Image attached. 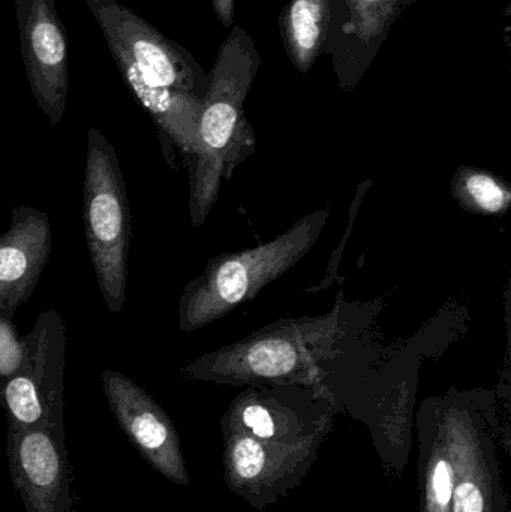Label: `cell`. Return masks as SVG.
Instances as JSON below:
<instances>
[{
	"mask_svg": "<svg viewBox=\"0 0 511 512\" xmlns=\"http://www.w3.org/2000/svg\"><path fill=\"white\" fill-rule=\"evenodd\" d=\"M260 66L261 57L251 36L242 27H234L209 72L197 143L189 158V216L194 227L206 222L218 201L222 183L254 150V134L243 105Z\"/></svg>",
	"mask_w": 511,
	"mask_h": 512,
	"instance_id": "6da1fadb",
	"label": "cell"
},
{
	"mask_svg": "<svg viewBox=\"0 0 511 512\" xmlns=\"http://www.w3.org/2000/svg\"><path fill=\"white\" fill-rule=\"evenodd\" d=\"M327 219L329 210H317L272 242L210 259L204 273L183 289L179 327L183 331L198 330L251 300L311 251Z\"/></svg>",
	"mask_w": 511,
	"mask_h": 512,
	"instance_id": "7a4b0ae2",
	"label": "cell"
},
{
	"mask_svg": "<svg viewBox=\"0 0 511 512\" xmlns=\"http://www.w3.org/2000/svg\"><path fill=\"white\" fill-rule=\"evenodd\" d=\"M83 222L96 282L111 313L126 303L131 213L125 177L113 144L99 129L87 132Z\"/></svg>",
	"mask_w": 511,
	"mask_h": 512,
	"instance_id": "3957f363",
	"label": "cell"
},
{
	"mask_svg": "<svg viewBox=\"0 0 511 512\" xmlns=\"http://www.w3.org/2000/svg\"><path fill=\"white\" fill-rule=\"evenodd\" d=\"M341 333L336 313L282 321L227 348L201 355L183 367L182 375L216 382L293 378L330 352Z\"/></svg>",
	"mask_w": 511,
	"mask_h": 512,
	"instance_id": "277c9868",
	"label": "cell"
},
{
	"mask_svg": "<svg viewBox=\"0 0 511 512\" xmlns=\"http://www.w3.org/2000/svg\"><path fill=\"white\" fill-rule=\"evenodd\" d=\"M126 84L176 90L204 98L207 74L195 57L117 0H84Z\"/></svg>",
	"mask_w": 511,
	"mask_h": 512,
	"instance_id": "5b68a950",
	"label": "cell"
},
{
	"mask_svg": "<svg viewBox=\"0 0 511 512\" xmlns=\"http://www.w3.org/2000/svg\"><path fill=\"white\" fill-rule=\"evenodd\" d=\"M20 369L0 385V409L8 426L65 429L66 327L57 310H45L23 336Z\"/></svg>",
	"mask_w": 511,
	"mask_h": 512,
	"instance_id": "8992f818",
	"label": "cell"
},
{
	"mask_svg": "<svg viewBox=\"0 0 511 512\" xmlns=\"http://www.w3.org/2000/svg\"><path fill=\"white\" fill-rule=\"evenodd\" d=\"M21 56L30 92L51 126L65 116L68 42L54 0H15Z\"/></svg>",
	"mask_w": 511,
	"mask_h": 512,
	"instance_id": "52a82bcc",
	"label": "cell"
},
{
	"mask_svg": "<svg viewBox=\"0 0 511 512\" xmlns=\"http://www.w3.org/2000/svg\"><path fill=\"white\" fill-rule=\"evenodd\" d=\"M101 381L111 412L135 450L162 477L188 484L179 435L164 409L123 373L104 370Z\"/></svg>",
	"mask_w": 511,
	"mask_h": 512,
	"instance_id": "ba28073f",
	"label": "cell"
},
{
	"mask_svg": "<svg viewBox=\"0 0 511 512\" xmlns=\"http://www.w3.org/2000/svg\"><path fill=\"white\" fill-rule=\"evenodd\" d=\"M6 453L26 512H74L65 429L8 426Z\"/></svg>",
	"mask_w": 511,
	"mask_h": 512,
	"instance_id": "9c48e42d",
	"label": "cell"
},
{
	"mask_svg": "<svg viewBox=\"0 0 511 512\" xmlns=\"http://www.w3.org/2000/svg\"><path fill=\"white\" fill-rule=\"evenodd\" d=\"M419 0H335L326 54L342 89L351 90L377 57L393 24Z\"/></svg>",
	"mask_w": 511,
	"mask_h": 512,
	"instance_id": "30bf717a",
	"label": "cell"
},
{
	"mask_svg": "<svg viewBox=\"0 0 511 512\" xmlns=\"http://www.w3.org/2000/svg\"><path fill=\"white\" fill-rule=\"evenodd\" d=\"M51 249L50 216L33 207H14L8 230L0 234V315L14 319L29 301Z\"/></svg>",
	"mask_w": 511,
	"mask_h": 512,
	"instance_id": "8fae6325",
	"label": "cell"
},
{
	"mask_svg": "<svg viewBox=\"0 0 511 512\" xmlns=\"http://www.w3.org/2000/svg\"><path fill=\"white\" fill-rule=\"evenodd\" d=\"M335 0H291L279 17L285 53L306 74L326 54Z\"/></svg>",
	"mask_w": 511,
	"mask_h": 512,
	"instance_id": "7c38bea8",
	"label": "cell"
},
{
	"mask_svg": "<svg viewBox=\"0 0 511 512\" xmlns=\"http://www.w3.org/2000/svg\"><path fill=\"white\" fill-rule=\"evenodd\" d=\"M453 194L465 209L480 215H503L511 203L509 186L479 168L459 170L453 180Z\"/></svg>",
	"mask_w": 511,
	"mask_h": 512,
	"instance_id": "4fadbf2b",
	"label": "cell"
},
{
	"mask_svg": "<svg viewBox=\"0 0 511 512\" xmlns=\"http://www.w3.org/2000/svg\"><path fill=\"white\" fill-rule=\"evenodd\" d=\"M231 465L240 480H257L267 465L266 448L254 436H239L231 447Z\"/></svg>",
	"mask_w": 511,
	"mask_h": 512,
	"instance_id": "5bb4252c",
	"label": "cell"
},
{
	"mask_svg": "<svg viewBox=\"0 0 511 512\" xmlns=\"http://www.w3.org/2000/svg\"><path fill=\"white\" fill-rule=\"evenodd\" d=\"M428 483L429 512H450L456 475L446 457H435L429 468Z\"/></svg>",
	"mask_w": 511,
	"mask_h": 512,
	"instance_id": "9a60e30c",
	"label": "cell"
},
{
	"mask_svg": "<svg viewBox=\"0 0 511 512\" xmlns=\"http://www.w3.org/2000/svg\"><path fill=\"white\" fill-rule=\"evenodd\" d=\"M23 358V337L14 319L0 315V385L20 369Z\"/></svg>",
	"mask_w": 511,
	"mask_h": 512,
	"instance_id": "2e32d148",
	"label": "cell"
},
{
	"mask_svg": "<svg viewBox=\"0 0 511 512\" xmlns=\"http://www.w3.org/2000/svg\"><path fill=\"white\" fill-rule=\"evenodd\" d=\"M240 420L258 441H269L278 436V418L275 412L260 400H246L240 409Z\"/></svg>",
	"mask_w": 511,
	"mask_h": 512,
	"instance_id": "e0dca14e",
	"label": "cell"
},
{
	"mask_svg": "<svg viewBox=\"0 0 511 512\" xmlns=\"http://www.w3.org/2000/svg\"><path fill=\"white\" fill-rule=\"evenodd\" d=\"M453 512H485V493L473 478H459L452 498Z\"/></svg>",
	"mask_w": 511,
	"mask_h": 512,
	"instance_id": "ac0fdd59",
	"label": "cell"
},
{
	"mask_svg": "<svg viewBox=\"0 0 511 512\" xmlns=\"http://www.w3.org/2000/svg\"><path fill=\"white\" fill-rule=\"evenodd\" d=\"M215 14L222 26L231 27L234 23V0H212Z\"/></svg>",
	"mask_w": 511,
	"mask_h": 512,
	"instance_id": "d6986e66",
	"label": "cell"
}]
</instances>
